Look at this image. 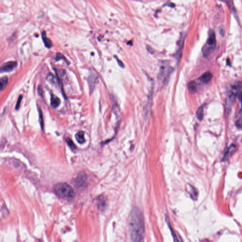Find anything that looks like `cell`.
I'll list each match as a JSON object with an SVG mask.
<instances>
[{
	"label": "cell",
	"instance_id": "1",
	"mask_svg": "<svg viewBox=\"0 0 242 242\" xmlns=\"http://www.w3.org/2000/svg\"><path fill=\"white\" fill-rule=\"evenodd\" d=\"M129 231L131 241H144V220L142 211L138 208H134L129 218Z\"/></svg>",
	"mask_w": 242,
	"mask_h": 242
},
{
	"label": "cell",
	"instance_id": "2",
	"mask_svg": "<svg viewBox=\"0 0 242 242\" xmlns=\"http://www.w3.org/2000/svg\"><path fill=\"white\" fill-rule=\"evenodd\" d=\"M54 190L56 194L61 198L72 199L75 196L72 187L65 183H56L54 185Z\"/></svg>",
	"mask_w": 242,
	"mask_h": 242
},
{
	"label": "cell",
	"instance_id": "3",
	"mask_svg": "<svg viewBox=\"0 0 242 242\" xmlns=\"http://www.w3.org/2000/svg\"><path fill=\"white\" fill-rule=\"evenodd\" d=\"M216 46V39L215 33L212 30L209 32V36L206 44L203 46L202 53L204 57H207L214 51Z\"/></svg>",
	"mask_w": 242,
	"mask_h": 242
},
{
	"label": "cell",
	"instance_id": "4",
	"mask_svg": "<svg viewBox=\"0 0 242 242\" xmlns=\"http://www.w3.org/2000/svg\"><path fill=\"white\" fill-rule=\"evenodd\" d=\"M18 63L15 61H11L3 64L1 68V72H10L13 71L17 67Z\"/></svg>",
	"mask_w": 242,
	"mask_h": 242
},
{
	"label": "cell",
	"instance_id": "5",
	"mask_svg": "<svg viewBox=\"0 0 242 242\" xmlns=\"http://www.w3.org/2000/svg\"><path fill=\"white\" fill-rule=\"evenodd\" d=\"M213 75L210 71L205 72L200 78V80L203 83H208L210 82L212 79Z\"/></svg>",
	"mask_w": 242,
	"mask_h": 242
},
{
	"label": "cell",
	"instance_id": "6",
	"mask_svg": "<svg viewBox=\"0 0 242 242\" xmlns=\"http://www.w3.org/2000/svg\"><path fill=\"white\" fill-rule=\"evenodd\" d=\"M60 104V99H59V98L54 94L51 95V105L52 107L54 109H56L59 107Z\"/></svg>",
	"mask_w": 242,
	"mask_h": 242
},
{
	"label": "cell",
	"instance_id": "7",
	"mask_svg": "<svg viewBox=\"0 0 242 242\" xmlns=\"http://www.w3.org/2000/svg\"><path fill=\"white\" fill-rule=\"evenodd\" d=\"M75 138L80 144H83L85 142L84 133L83 131H78L75 135Z\"/></svg>",
	"mask_w": 242,
	"mask_h": 242
},
{
	"label": "cell",
	"instance_id": "8",
	"mask_svg": "<svg viewBox=\"0 0 242 242\" xmlns=\"http://www.w3.org/2000/svg\"><path fill=\"white\" fill-rule=\"evenodd\" d=\"M189 91L192 94L195 93L197 90V84L195 82H191L188 84Z\"/></svg>",
	"mask_w": 242,
	"mask_h": 242
},
{
	"label": "cell",
	"instance_id": "9",
	"mask_svg": "<svg viewBox=\"0 0 242 242\" xmlns=\"http://www.w3.org/2000/svg\"><path fill=\"white\" fill-rule=\"evenodd\" d=\"M97 77L95 75H92L89 77L88 79V83L90 85V90H94L95 88L96 83Z\"/></svg>",
	"mask_w": 242,
	"mask_h": 242
},
{
	"label": "cell",
	"instance_id": "10",
	"mask_svg": "<svg viewBox=\"0 0 242 242\" xmlns=\"http://www.w3.org/2000/svg\"><path fill=\"white\" fill-rule=\"evenodd\" d=\"M42 38L45 46L47 48H51L52 47V43L50 39L47 37L45 32H43L42 33Z\"/></svg>",
	"mask_w": 242,
	"mask_h": 242
},
{
	"label": "cell",
	"instance_id": "11",
	"mask_svg": "<svg viewBox=\"0 0 242 242\" xmlns=\"http://www.w3.org/2000/svg\"><path fill=\"white\" fill-rule=\"evenodd\" d=\"M235 148V146L234 145H232L230 146V147H229V148H227V150L225 152V155H224V156L223 158V160L227 159V158H229V156L231 155L232 153L234 152Z\"/></svg>",
	"mask_w": 242,
	"mask_h": 242
},
{
	"label": "cell",
	"instance_id": "12",
	"mask_svg": "<svg viewBox=\"0 0 242 242\" xmlns=\"http://www.w3.org/2000/svg\"><path fill=\"white\" fill-rule=\"evenodd\" d=\"M196 117L198 120H202L204 117V106H202L199 107L196 111Z\"/></svg>",
	"mask_w": 242,
	"mask_h": 242
},
{
	"label": "cell",
	"instance_id": "13",
	"mask_svg": "<svg viewBox=\"0 0 242 242\" xmlns=\"http://www.w3.org/2000/svg\"><path fill=\"white\" fill-rule=\"evenodd\" d=\"M8 83V78L7 77H3L0 80V85H1V90H3L6 86H7Z\"/></svg>",
	"mask_w": 242,
	"mask_h": 242
},
{
	"label": "cell",
	"instance_id": "14",
	"mask_svg": "<svg viewBox=\"0 0 242 242\" xmlns=\"http://www.w3.org/2000/svg\"><path fill=\"white\" fill-rule=\"evenodd\" d=\"M189 187H190V189H191L190 191H189V193H190L191 197H193V198L194 199L195 197H197V193L196 191L195 190V189L191 185H189Z\"/></svg>",
	"mask_w": 242,
	"mask_h": 242
},
{
	"label": "cell",
	"instance_id": "15",
	"mask_svg": "<svg viewBox=\"0 0 242 242\" xmlns=\"http://www.w3.org/2000/svg\"><path fill=\"white\" fill-rule=\"evenodd\" d=\"M225 1H226L227 6H228L229 9H230V11H234V5L233 0H225Z\"/></svg>",
	"mask_w": 242,
	"mask_h": 242
},
{
	"label": "cell",
	"instance_id": "16",
	"mask_svg": "<svg viewBox=\"0 0 242 242\" xmlns=\"http://www.w3.org/2000/svg\"><path fill=\"white\" fill-rule=\"evenodd\" d=\"M38 111H39V122H40V125L41 127V128L43 129L44 128V120H43V114L41 110L40 109H38Z\"/></svg>",
	"mask_w": 242,
	"mask_h": 242
},
{
	"label": "cell",
	"instance_id": "17",
	"mask_svg": "<svg viewBox=\"0 0 242 242\" xmlns=\"http://www.w3.org/2000/svg\"><path fill=\"white\" fill-rule=\"evenodd\" d=\"M66 142H67V144L70 147V148H71L72 150H75L76 148V146H75L74 143H73V142L71 141V140L70 139V138H67V140H66Z\"/></svg>",
	"mask_w": 242,
	"mask_h": 242
},
{
	"label": "cell",
	"instance_id": "18",
	"mask_svg": "<svg viewBox=\"0 0 242 242\" xmlns=\"http://www.w3.org/2000/svg\"><path fill=\"white\" fill-rule=\"evenodd\" d=\"M55 59H56V60L57 61L60 60H62V59H63V60H65V62H67H67H67V61L66 60L65 57H64V56L61 54H57V55H56V57Z\"/></svg>",
	"mask_w": 242,
	"mask_h": 242
},
{
	"label": "cell",
	"instance_id": "19",
	"mask_svg": "<svg viewBox=\"0 0 242 242\" xmlns=\"http://www.w3.org/2000/svg\"><path fill=\"white\" fill-rule=\"evenodd\" d=\"M22 96H19L18 100L17 102V104H16V107H15V109L16 110H18L20 107V104H21V102H22Z\"/></svg>",
	"mask_w": 242,
	"mask_h": 242
},
{
	"label": "cell",
	"instance_id": "20",
	"mask_svg": "<svg viewBox=\"0 0 242 242\" xmlns=\"http://www.w3.org/2000/svg\"><path fill=\"white\" fill-rule=\"evenodd\" d=\"M47 80H48V81L50 82H51V83H53L54 84L55 83V80H54V77L52 75H51V74H49L48 75V77H47Z\"/></svg>",
	"mask_w": 242,
	"mask_h": 242
},
{
	"label": "cell",
	"instance_id": "21",
	"mask_svg": "<svg viewBox=\"0 0 242 242\" xmlns=\"http://www.w3.org/2000/svg\"><path fill=\"white\" fill-rule=\"evenodd\" d=\"M237 95L238 96V99H239L240 101L241 102L242 106V92H241V91L238 92Z\"/></svg>",
	"mask_w": 242,
	"mask_h": 242
},
{
	"label": "cell",
	"instance_id": "22",
	"mask_svg": "<svg viewBox=\"0 0 242 242\" xmlns=\"http://www.w3.org/2000/svg\"><path fill=\"white\" fill-rule=\"evenodd\" d=\"M237 125L238 127H242V118L238 120L237 122Z\"/></svg>",
	"mask_w": 242,
	"mask_h": 242
},
{
	"label": "cell",
	"instance_id": "23",
	"mask_svg": "<svg viewBox=\"0 0 242 242\" xmlns=\"http://www.w3.org/2000/svg\"><path fill=\"white\" fill-rule=\"evenodd\" d=\"M117 61L118 64L120 67H122V68H123L124 67V66H125L124 64H123V63H122L120 60H119V59H117Z\"/></svg>",
	"mask_w": 242,
	"mask_h": 242
},
{
	"label": "cell",
	"instance_id": "24",
	"mask_svg": "<svg viewBox=\"0 0 242 242\" xmlns=\"http://www.w3.org/2000/svg\"><path fill=\"white\" fill-rule=\"evenodd\" d=\"M38 94H39L40 96H42V94H43V91H42V88L41 87H40V86H39V87H38Z\"/></svg>",
	"mask_w": 242,
	"mask_h": 242
},
{
	"label": "cell",
	"instance_id": "25",
	"mask_svg": "<svg viewBox=\"0 0 242 242\" xmlns=\"http://www.w3.org/2000/svg\"><path fill=\"white\" fill-rule=\"evenodd\" d=\"M224 32H225V31H224L223 28L221 27L220 28H219V33L221 35H222V36H223L224 35V33H225Z\"/></svg>",
	"mask_w": 242,
	"mask_h": 242
},
{
	"label": "cell",
	"instance_id": "26",
	"mask_svg": "<svg viewBox=\"0 0 242 242\" xmlns=\"http://www.w3.org/2000/svg\"><path fill=\"white\" fill-rule=\"evenodd\" d=\"M147 50H148V52H149L151 54H153V50L151 48V47H147Z\"/></svg>",
	"mask_w": 242,
	"mask_h": 242
},
{
	"label": "cell",
	"instance_id": "27",
	"mask_svg": "<svg viewBox=\"0 0 242 242\" xmlns=\"http://www.w3.org/2000/svg\"><path fill=\"white\" fill-rule=\"evenodd\" d=\"M167 222H169V221H168V220H167ZM169 226H170V225H169Z\"/></svg>",
	"mask_w": 242,
	"mask_h": 242
}]
</instances>
